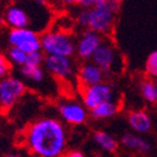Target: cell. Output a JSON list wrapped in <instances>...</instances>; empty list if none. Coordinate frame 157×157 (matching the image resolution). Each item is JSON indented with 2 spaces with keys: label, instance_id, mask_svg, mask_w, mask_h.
<instances>
[{
  "label": "cell",
  "instance_id": "cell-23",
  "mask_svg": "<svg viewBox=\"0 0 157 157\" xmlns=\"http://www.w3.org/2000/svg\"><path fill=\"white\" fill-rule=\"evenodd\" d=\"M11 71V64L9 63L7 56L0 54V80L9 76Z\"/></svg>",
  "mask_w": 157,
  "mask_h": 157
},
{
  "label": "cell",
  "instance_id": "cell-4",
  "mask_svg": "<svg viewBox=\"0 0 157 157\" xmlns=\"http://www.w3.org/2000/svg\"><path fill=\"white\" fill-rule=\"evenodd\" d=\"M115 23V13L108 8V0H96L94 8L90 9L89 29L100 35L112 32Z\"/></svg>",
  "mask_w": 157,
  "mask_h": 157
},
{
  "label": "cell",
  "instance_id": "cell-14",
  "mask_svg": "<svg viewBox=\"0 0 157 157\" xmlns=\"http://www.w3.org/2000/svg\"><path fill=\"white\" fill-rule=\"evenodd\" d=\"M121 143L128 149H133L140 153H148L151 151V144L142 136L135 133H125L121 137Z\"/></svg>",
  "mask_w": 157,
  "mask_h": 157
},
{
  "label": "cell",
  "instance_id": "cell-27",
  "mask_svg": "<svg viewBox=\"0 0 157 157\" xmlns=\"http://www.w3.org/2000/svg\"><path fill=\"white\" fill-rule=\"evenodd\" d=\"M6 26H7V24H6V20L3 18V14L0 13V31H2Z\"/></svg>",
  "mask_w": 157,
  "mask_h": 157
},
{
  "label": "cell",
  "instance_id": "cell-3",
  "mask_svg": "<svg viewBox=\"0 0 157 157\" xmlns=\"http://www.w3.org/2000/svg\"><path fill=\"white\" fill-rule=\"evenodd\" d=\"M91 60L101 69L105 75L117 74L122 71V56L118 48L109 41H103L96 53L92 56Z\"/></svg>",
  "mask_w": 157,
  "mask_h": 157
},
{
  "label": "cell",
  "instance_id": "cell-8",
  "mask_svg": "<svg viewBox=\"0 0 157 157\" xmlns=\"http://www.w3.org/2000/svg\"><path fill=\"white\" fill-rule=\"evenodd\" d=\"M44 69L54 77L63 80H71L77 75L78 71L73 58L65 56H45Z\"/></svg>",
  "mask_w": 157,
  "mask_h": 157
},
{
  "label": "cell",
  "instance_id": "cell-25",
  "mask_svg": "<svg viewBox=\"0 0 157 157\" xmlns=\"http://www.w3.org/2000/svg\"><path fill=\"white\" fill-rule=\"evenodd\" d=\"M108 8L117 14L121 9V1H119V0H108Z\"/></svg>",
  "mask_w": 157,
  "mask_h": 157
},
{
  "label": "cell",
  "instance_id": "cell-1",
  "mask_svg": "<svg viewBox=\"0 0 157 157\" xmlns=\"http://www.w3.org/2000/svg\"><path fill=\"white\" fill-rule=\"evenodd\" d=\"M24 145L36 157H62L67 151V131L62 121L45 117L32 122L24 131Z\"/></svg>",
  "mask_w": 157,
  "mask_h": 157
},
{
  "label": "cell",
  "instance_id": "cell-16",
  "mask_svg": "<svg viewBox=\"0 0 157 157\" xmlns=\"http://www.w3.org/2000/svg\"><path fill=\"white\" fill-rule=\"evenodd\" d=\"M92 140L101 149L108 153H114L119 147L118 141L110 133L105 131H96L92 134Z\"/></svg>",
  "mask_w": 157,
  "mask_h": 157
},
{
  "label": "cell",
  "instance_id": "cell-19",
  "mask_svg": "<svg viewBox=\"0 0 157 157\" xmlns=\"http://www.w3.org/2000/svg\"><path fill=\"white\" fill-rule=\"evenodd\" d=\"M26 53H24L23 51L19 50L17 47L10 46V48L7 52V58H8L9 63L11 64V66H19V67H22V66L25 65V59H26Z\"/></svg>",
  "mask_w": 157,
  "mask_h": 157
},
{
  "label": "cell",
  "instance_id": "cell-12",
  "mask_svg": "<svg viewBox=\"0 0 157 157\" xmlns=\"http://www.w3.org/2000/svg\"><path fill=\"white\" fill-rule=\"evenodd\" d=\"M105 74L92 60H86L79 65L77 71V80L80 89H85L105 81Z\"/></svg>",
  "mask_w": 157,
  "mask_h": 157
},
{
  "label": "cell",
  "instance_id": "cell-5",
  "mask_svg": "<svg viewBox=\"0 0 157 157\" xmlns=\"http://www.w3.org/2000/svg\"><path fill=\"white\" fill-rule=\"evenodd\" d=\"M25 84L20 78L8 76L0 80V110H9L24 96Z\"/></svg>",
  "mask_w": 157,
  "mask_h": 157
},
{
  "label": "cell",
  "instance_id": "cell-9",
  "mask_svg": "<svg viewBox=\"0 0 157 157\" xmlns=\"http://www.w3.org/2000/svg\"><path fill=\"white\" fill-rule=\"evenodd\" d=\"M102 35L90 29L84 30L76 39V55L82 62L91 60L96 51L103 43Z\"/></svg>",
  "mask_w": 157,
  "mask_h": 157
},
{
  "label": "cell",
  "instance_id": "cell-6",
  "mask_svg": "<svg viewBox=\"0 0 157 157\" xmlns=\"http://www.w3.org/2000/svg\"><path fill=\"white\" fill-rule=\"evenodd\" d=\"M80 94L82 105L89 111L102 103L115 101V97H117L112 85L105 81L85 89H80Z\"/></svg>",
  "mask_w": 157,
  "mask_h": 157
},
{
  "label": "cell",
  "instance_id": "cell-28",
  "mask_svg": "<svg viewBox=\"0 0 157 157\" xmlns=\"http://www.w3.org/2000/svg\"><path fill=\"white\" fill-rule=\"evenodd\" d=\"M5 157H21V156H19L18 154H8V155H6Z\"/></svg>",
  "mask_w": 157,
  "mask_h": 157
},
{
  "label": "cell",
  "instance_id": "cell-18",
  "mask_svg": "<svg viewBox=\"0 0 157 157\" xmlns=\"http://www.w3.org/2000/svg\"><path fill=\"white\" fill-rule=\"evenodd\" d=\"M142 97L146 101L154 103L157 102V84L152 80H143L140 84Z\"/></svg>",
  "mask_w": 157,
  "mask_h": 157
},
{
  "label": "cell",
  "instance_id": "cell-10",
  "mask_svg": "<svg viewBox=\"0 0 157 157\" xmlns=\"http://www.w3.org/2000/svg\"><path fill=\"white\" fill-rule=\"evenodd\" d=\"M57 110L60 118L71 125H81L89 117L88 109L82 105V102L77 100H65L59 102Z\"/></svg>",
  "mask_w": 157,
  "mask_h": 157
},
{
  "label": "cell",
  "instance_id": "cell-2",
  "mask_svg": "<svg viewBox=\"0 0 157 157\" xmlns=\"http://www.w3.org/2000/svg\"><path fill=\"white\" fill-rule=\"evenodd\" d=\"M41 46L45 56L73 57L76 54V39L62 29H52L41 35Z\"/></svg>",
  "mask_w": 157,
  "mask_h": 157
},
{
  "label": "cell",
  "instance_id": "cell-24",
  "mask_svg": "<svg viewBox=\"0 0 157 157\" xmlns=\"http://www.w3.org/2000/svg\"><path fill=\"white\" fill-rule=\"evenodd\" d=\"M75 3L80 7V9H91L94 7L96 0H79V1H75Z\"/></svg>",
  "mask_w": 157,
  "mask_h": 157
},
{
  "label": "cell",
  "instance_id": "cell-11",
  "mask_svg": "<svg viewBox=\"0 0 157 157\" xmlns=\"http://www.w3.org/2000/svg\"><path fill=\"white\" fill-rule=\"evenodd\" d=\"M6 24L11 30L14 29H31V16L24 7L19 3H10L2 12Z\"/></svg>",
  "mask_w": 157,
  "mask_h": 157
},
{
  "label": "cell",
  "instance_id": "cell-15",
  "mask_svg": "<svg viewBox=\"0 0 157 157\" xmlns=\"http://www.w3.org/2000/svg\"><path fill=\"white\" fill-rule=\"evenodd\" d=\"M120 110L118 101H109L98 105L89 111V115L94 120H105L114 117Z\"/></svg>",
  "mask_w": 157,
  "mask_h": 157
},
{
  "label": "cell",
  "instance_id": "cell-17",
  "mask_svg": "<svg viewBox=\"0 0 157 157\" xmlns=\"http://www.w3.org/2000/svg\"><path fill=\"white\" fill-rule=\"evenodd\" d=\"M19 71H20L22 78L28 80L31 84H41L46 78V71L43 67L32 68L22 66V67H20Z\"/></svg>",
  "mask_w": 157,
  "mask_h": 157
},
{
  "label": "cell",
  "instance_id": "cell-7",
  "mask_svg": "<svg viewBox=\"0 0 157 157\" xmlns=\"http://www.w3.org/2000/svg\"><path fill=\"white\" fill-rule=\"evenodd\" d=\"M10 46L17 47L26 54L42 51L41 35L33 29H14L8 33Z\"/></svg>",
  "mask_w": 157,
  "mask_h": 157
},
{
  "label": "cell",
  "instance_id": "cell-21",
  "mask_svg": "<svg viewBox=\"0 0 157 157\" xmlns=\"http://www.w3.org/2000/svg\"><path fill=\"white\" fill-rule=\"evenodd\" d=\"M89 9H80L76 16V24L82 31L89 29Z\"/></svg>",
  "mask_w": 157,
  "mask_h": 157
},
{
  "label": "cell",
  "instance_id": "cell-13",
  "mask_svg": "<svg viewBox=\"0 0 157 157\" xmlns=\"http://www.w3.org/2000/svg\"><path fill=\"white\" fill-rule=\"evenodd\" d=\"M128 125L134 132L140 134L147 133L152 128V120L144 111H132L128 115Z\"/></svg>",
  "mask_w": 157,
  "mask_h": 157
},
{
  "label": "cell",
  "instance_id": "cell-22",
  "mask_svg": "<svg viewBox=\"0 0 157 157\" xmlns=\"http://www.w3.org/2000/svg\"><path fill=\"white\" fill-rule=\"evenodd\" d=\"M145 71L149 76L157 77V51L148 55L145 64Z\"/></svg>",
  "mask_w": 157,
  "mask_h": 157
},
{
  "label": "cell",
  "instance_id": "cell-26",
  "mask_svg": "<svg viewBox=\"0 0 157 157\" xmlns=\"http://www.w3.org/2000/svg\"><path fill=\"white\" fill-rule=\"evenodd\" d=\"M62 157H86V155L78 149H68L64 153Z\"/></svg>",
  "mask_w": 157,
  "mask_h": 157
},
{
  "label": "cell",
  "instance_id": "cell-20",
  "mask_svg": "<svg viewBox=\"0 0 157 157\" xmlns=\"http://www.w3.org/2000/svg\"><path fill=\"white\" fill-rule=\"evenodd\" d=\"M44 60H45V54L42 51L30 53V54L26 55L25 65L24 66L32 67V68L42 67V65H44Z\"/></svg>",
  "mask_w": 157,
  "mask_h": 157
}]
</instances>
